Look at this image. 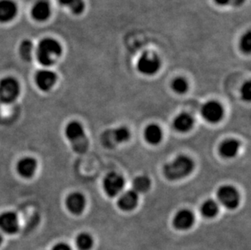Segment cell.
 Wrapping results in <instances>:
<instances>
[{
	"instance_id": "obj_1",
	"label": "cell",
	"mask_w": 251,
	"mask_h": 250,
	"mask_svg": "<svg viewBox=\"0 0 251 250\" xmlns=\"http://www.w3.org/2000/svg\"><path fill=\"white\" fill-rule=\"evenodd\" d=\"M194 168L195 163L190 157L179 155L164 166V174L169 180H178L190 175Z\"/></svg>"
},
{
	"instance_id": "obj_2",
	"label": "cell",
	"mask_w": 251,
	"mask_h": 250,
	"mask_svg": "<svg viewBox=\"0 0 251 250\" xmlns=\"http://www.w3.org/2000/svg\"><path fill=\"white\" fill-rule=\"evenodd\" d=\"M36 54L38 61L43 66H51L61 55V46L53 38H44L38 44Z\"/></svg>"
},
{
	"instance_id": "obj_3",
	"label": "cell",
	"mask_w": 251,
	"mask_h": 250,
	"mask_svg": "<svg viewBox=\"0 0 251 250\" xmlns=\"http://www.w3.org/2000/svg\"><path fill=\"white\" fill-rule=\"evenodd\" d=\"M65 136L76 153L82 154L86 152L89 147V141L81 123L72 121L68 124L65 127Z\"/></svg>"
},
{
	"instance_id": "obj_4",
	"label": "cell",
	"mask_w": 251,
	"mask_h": 250,
	"mask_svg": "<svg viewBox=\"0 0 251 250\" xmlns=\"http://www.w3.org/2000/svg\"><path fill=\"white\" fill-rule=\"evenodd\" d=\"M19 82L13 77H5L0 81V101L4 103L13 102L19 97Z\"/></svg>"
},
{
	"instance_id": "obj_5",
	"label": "cell",
	"mask_w": 251,
	"mask_h": 250,
	"mask_svg": "<svg viewBox=\"0 0 251 250\" xmlns=\"http://www.w3.org/2000/svg\"><path fill=\"white\" fill-rule=\"evenodd\" d=\"M217 199L225 208L228 210H234L239 205V193L234 187L231 185L221 186L217 191Z\"/></svg>"
},
{
	"instance_id": "obj_6",
	"label": "cell",
	"mask_w": 251,
	"mask_h": 250,
	"mask_svg": "<svg viewBox=\"0 0 251 250\" xmlns=\"http://www.w3.org/2000/svg\"><path fill=\"white\" fill-rule=\"evenodd\" d=\"M130 136V131L128 127L121 126L115 129L105 132L104 134L102 135V142L106 147L110 148L115 145L128 142Z\"/></svg>"
},
{
	"instance_id": "obj_7",
	"label": "cell",
	"mask_w": 251,
	"mask_h": 250,
	"mask_svg": "<svg viewBox=\"0 0 251 250\" xmlns=\"http://www.w3.org/2000/svg\"><path fill=\"white\" fill-rule=\"evenodd\" d=\"M201 114L205 121L209 123H218L224 117L223 106L216 101H208L201 109Z\"/></svg>"
},
{
	"instance_id": "obj_8",
	"label": "cell",
	"mask_w": 251,
	"mask_h": 250,
	"mask_svg": "<svg viewBox=\"0 0 251 250\" xmlns=\"http://www.w3.org/2000/svg\"><path fill=\"white\" fill-rule=\"evenodd\" d=\"M103 189L107 196L113 198L121 194L125 187V179L120 174L111 173L103 179Z\"/></svg>"
},
{
	"instance_id": "obj_9",
	"label": "cell",
	"mask_w": 251,
	"mask_h": 250,
	"mask_svg": "<svg viewBox=\"0 0 251 250\" xmlns=\"http://www.w3.org/2000/svg\"><path fill=\"white\" fill-rule=\"evenodd\" d=\"M160 60L154 54H142L138 62V71L143 75H152L160 69Z\"/></svg>"
},
{
	"instance_id": "obj_10",
	"label": "cell",
	"mask_w": 251,
	"mask_h": 250,
	"mask_svg": "<svg viewBox=\"0 0 251 250\" xmlns=\"http://www.w3.org/2000/svg\"><path fill=\"white\" fill-rule=\"evenodd\" d=\"M0 230L8 235L17 233L19 230V220L16 213L6 211L0 215Z\"/></svg>"
},
{
	"instance_id": "obj_11",
	"label": "cell",
	"mask_w": 251,
	"mask_h": 250,
	"mask_svg": "<svg viewBox=\"0 0 251 250\" xmlns=\"http://www.w3.org/2000/svg\"><path fill=\"white\" fill-rule=\"evenodd\" d=\"M56 74L54 72L43 69L38 71L35 75L36 85L43 91H49L55 85Z\"/></svg>"
},
{
	"instance_id": "obj_12",
	"label": "cell",
	"mask_w": 251,
	"mask_h": 250,
	"mask_svg": "<svg viewBox=\"0 0 251 250\" xmlns=\"http://www.w3.org/2000/svg\"><path fill=\"white\" fill-rule=\"evenodd\" d=\"M195 220V215L190 210H180L174 216L173 225L175 228L185 231L194 225Z\"/></svg>"
},
{
	"instance_id": "obj_13",
	"label": "cell",
	"mask_w": 251,
	"mask_h": 250,
	"mask_svg": "<svg viewBox=\"0 0 251 250\" xmlns=\"http://www.w3.org/2000/svg\"><path fill=\"white\" fill-rule=\"evenodd\" d=\"M86 200L83 194L78 192L69 194L66 199V206L74 215H81L85 210Z\"/></svg>"
},
{
	"instance_id": "obj_14",
	"label": "cell",
	"mask_w": 251,
	"mask_h": 250,
	"mask_svg": "<svg viewBox=\"0 0 251 250\" xmlns=\"http://www.w3.org/2000/svg\"><path fill=\"white\" fill-rule=\"evenodd\" d=\"M138 194L133 190H128L121 194L119 198L117 205L124 211H131L138 205Z\"/></svg>"
},
{
	"instance_id": "obj_15",
	"label": "cell",
	"mask_w": 251,
	"mask_h": 250,
	"mask_svg": "<svg viewBox=\"0 0 251 250\" xmlns=\"http://www.w3.org/2000/svg\"><path fill=\"white\" fill-rule=\"evenodd\" d=\"M38 163L32 157H25L21 159L17 163V172L24 178L29 179L35 174Z\"/></svg>"
},
{
	"instance_id": "obj_16",
	"label": "cell",
	"mask_w": 251,
	"mask_h": 250,
	"mask_svg": "<svg viewBox=\"0 0 251 250\" xmlns=\"http://www.w3.org/2000/svg\"><path fill=\"white\" fill-rule=\"evenodd\" d=\"M17 13V4L12 0H0V22L7 23L14 19Z\"/></svg>"
},
{
	"instance_id": "obj_17",
	"label": "cell",
	"mask_w": 251,
	"mask_h": 250,
	"mask_svg": "<svg viewBox=\"0 0 251 250\" xmlns=\"http://www.w3.org/2000/svg\"><path fill=\"white\" fill-rule=\"evenodd\" d=\"M195 119L190 114L183 112L178 115L173 121V126L178 132H186L192 129Z\"/></svg>"
},
{
	"instance_id": "obj_18",
	"label": "cell",
	"mask_w": 251,
	"mask_h": 250,
	"mask_svg": "<svg viewBox=\"0 0 251 250\" xmlns=\"http://www.w3.org/2000/svg\"><path fill=\"white\" fill-rule=\"evenodd\" d=\"M240 143L235 139L225 140L220 147V153L224 158H232L239 152Z\"/></svg>"
},
{
	"instance_id": "obj_19",
	"label": "cell",
	"mask_w": 251,
	"mask_h": 250,
	"mask_svg": "<svg viewBox=\"0 0 251 250\" xmlns=\"http://www.w3.org/2000/svg\"><path fill=\"white\" fill-rule=\"evenodd\" d=\"M32 16L38 22H45L50 16V5L46 1L36 2L32 8Z\"/></svg>"
},
{
	"instance_id": "obj_20",
	"label": "cell",
	"mask_w": 251,
	"mask_h": 250,
	"mask_svg": "<svg viewBox=\"0 0 251 250\" xmlns=\"http://www.w3.org/2000/svg\"><path fill=\"white\" fill-rule=\"evenodd\" d=\"M145 140L149 144L157 145L161 142L163 138V131L159 125H149L145 128L144 131Z\"/></svg>"
},
{
	"instance_id": "obj_21",
	"label": "cell",
	"mask_w": 251,
	"mask_h": 250,
	"mask_svg": "<svg viewBox=\"0 0 251 250\" xmlns=\"http://www.w3.org/2000/svg\"><path fill=\"white\" fill-rule=\"evenodd\" d=\"M151 186V181L147 175H140L133 179V191L137 194H144L149 190Z\"/></svg>"
},
{
	"instance_id": "obj_22",
	"label": "cell",
	"mask_w": 251,
	"mask_h": 250,
	"mask_svg": "<svg viewBox=\"0 0 251 250\" xmlns=\"http://www.w3.org/2000/svg\"><path fill=\"white\" fill-rule=\"evenodd\" d=\"M219 212L218 204L214 200L209 199L204 201L201 206V215L206 219H212L216 216Z\"/></svg>"
},
{
	"instance_id": "obj_23",
	"label": "cell",
	"mask_w": 251,
	"mask_h": 250,
	"mask_svg": "<svg viewBox=\"0 0 251 250\" xmlns=\"http://www.w3.org/2000/svg\"><path fill=\"white\" fill-rule=\"evenodd\" d=\"M94 245V240L90 234L81 232L76 236V246L79 250H90Z\"/></svg>"
},
{
	"instance_id": "obj_24",
	"label": "cell",
	"mask_w": 251,
	"mask_h": 250,
	"mask_svg": "<svg viewBox=\"0 0 251 250\" xmlns=\"http://www.w3.org/2000/svg\"><path fill=\"white\" fill-rule=\"evenodd\" d=\"M60 4L69 7L74 14H81L85 9L83 0H59Z\"/></svg>"
},
{
	"instance_id": "obj_25",
	"label": "cell",
	"mask_w": 251,
	"mask_h": 250,
	"mask_svg": "<svg viewBox=\"0 0 251 250\" xmlns=\"http://www.w3.org/2000/svg\"><path fill=\"white\" fill-rule=\"evenodd\" d=\"M33 43L29 40H25L20 46V54L22 59L29 61L33 55Z\"/></svg>"
},
{
	"instance_id": "obj_26",
	"label": "cell",
	"mask_w": 251,
	"mask_h": 250,
	"mask_svg": "<svg viewBox=\"0 0 251 250\" xmlns=\"http://www.w3.org/2000/svg\"><path fill=\"white\" fill-rule=\"evenodd\" d=\"M188 88H189V85L185 78H176L172 83V89L177 94H184L187 91Z\"/></svg>"
},
{
	"instance_id": "obj_27",
	"label": "cell",
	"mask_w": 251,
	"mask_h": 250,
	"mask_svg": "<svg viewBox=\"0 0 251 250\" xmlns=\"http://www.w3.org/2000/svg\"><path fill=\"white\" fill-rule=\"evenodd\" d=\"M241 48L243 52L249 54L251 51V33L247 32L241 40Z\"/></svg>"
},
{
	"instance_id": "obj_28",
	"label": "cell",
	"mask_w": 251,
	"mask_h": 250,
	"mask_svg": "<svg viewBox=\"0 0 251 250\" xmlns=\"http://www.w3.org/2000/svg\"><path fill=\"white\" fill-rule=\"evenodd\" d=\"M242 100L244 101H250L251 100V81H247L242 85Z\"/></svg>"
},
{
	"instance_id": "obj_29",
	"label": "cell",
	"mask_w": 251,
	"mask_h": 250,
	"mask_svg": "<svg viewBox=\"0 0 251 250\" xmlns=\"http://www.w3.org/2000/svg\"><path fill=\"white\" fill-rule=\"evenodd\" d=\"M51 250H72L71 246L64 242H59L53 246Z\"/></svg>"
},
{
	"instance_id": "obj_30",
	"label": "cell",
	"mask_w": 251,
	"mask_h": 250,
	"mask_svg": "<svg viewBox=\"0 0 251 250\" xmlns=\"http://www.w3.org/2000/svg\"><path fill=\"white\" fill-rule=\"evenodd\" d=\"M246 0H230L229 4L234 7H238L245 2Z\"/></svg>"
},
{
	"instance_id": "obj_31",
	"label": "cell",
	"mask_w": 251,
	"mask_h": 250,
	"mask_svg": "<svg viewBox=\"0 0 251 250\" xmlns=\"http://www.w3.org/2000/svg\"><path fill=\"white\" fill-rule=\"evenodd\" d=\"M215 2H216L217 4L225 6V5L229 4L230 0H215Z\"/></svg>"
},
{
	"instance_id": "obj_32",
	"label": "cell",
	"mask_w": 251,
	"mask_h": 250,
	"mask_svg": "<svg viewBox=\"0 0 251 250\" xmlns=\"http://www.w3.org/2000/svg\"><path fill=\"white\" fill-rule=\"evenodd\" d=\"M2 241H3V238H2V235L0 233V246H1V245L2 244Z\"/></svg>"
}]
</instances>
